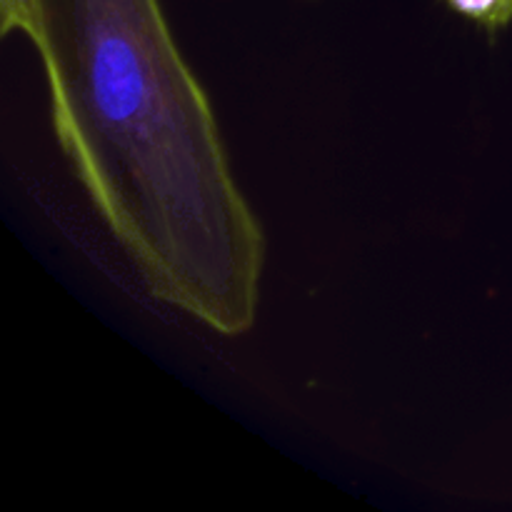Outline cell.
Returning <instances> with one entry per match:
<instances>
[{
	"label": "cell",
	"mask_w": 512,
	"mask_h": 512,
	"mask_svg": "<svg viewBox=\"0 0 512 512\" xmlns=\"http://www.w3.org/2000/svg\"><path fill=\"white\" fill-rule=\"evenodd\" d=\"M0 28L33 43L60 148L145 288L248 333L265 235L160 0H0Z\"/></svg>",
	"instance_id": "cell-1"
},
{
	"label": "cell",
	"mask_w": 512,
	"mask_h": 512,
	"mask_svg": "<svg viewBox=\"0 0 512 512\" xmlns=\"http://www.w3.org/2000/svg\"><path fill=\"white\" fill-rule=\"evenodd\" d=\"M445 5L490 33L503 30L512 20V0H445Z\"/></svg>",
	"instance_id": "cell-2"
}]
</instances>
